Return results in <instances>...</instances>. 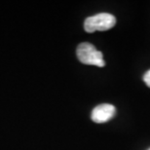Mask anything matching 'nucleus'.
Returning <instances> with one entry per match:
<instances>
[{
  "mask_svg": "<svg viewBox=\"0 0 150 150\" xmlns=\"http://www.w3.org/2000/svg\"><path fill=\"white\" fill-rule=\"evenodd\" d=\"M77 58L84 64L96 65L98 67H103L105 62L103 61V56L100 51L96 49L94 45L88 42H84L77 47Z\"/></svg>",
  "mask_w": 150,
  "mask_h": 150,
  "instance_id": "obj_1",
  "label": "nucleus"
},
{
  "mask_svg": "<svg viewBox=\"0 0 150 150\" xmlns=\"http://www.w3.org/2000/svg\"><path fill=\"white\" fill-rule=\"evenodd\" d=\"M116 23V18L109 13H100L87 18L84 22L85 31L92 33L95 31H104L112 28Z\"/></svg>",
  "mask_w": 150,
  "mask_h": 150,
  "instance_id": "obj_2",
  "label": "nucleus"
},
{
  "mask_svg": "<svg viewBox=\"0 0 150 150\" xmlns=\"http://www.w3.org/2000/svg\"><path fill=\"white\" fill-rule=\"evenodd\" d=\"M116 113V108L112 104H100L93 109L91 118L95 123H105L113 118Z\"/></svg>",
  "mask_w": 150,
  "mask_h": 150,
  "instance_id": "obj_3",
  "label": "nucleus"
},
{
  "mask_svg": "<svg viewBox=\"0 0 150 150\" xmlns=\"http://www.w3.org/2000/svg\"><path fill=\"white\" fill-rule=\"evenodd\" d=\"M143 81H144L146 85L150 88V70L146 71L145 74L143 75Z\"/></svg>",
  "mask_w": 150,
  "mask_h": 150,
  "instance_id": "obj_4",
  "label": "nucleus"
},
{
  "mask_svg": "<svg viewBox=\"0 0 150 150\" xmlns=\"http://www.w3.org/2000/svg\"><path fill=\"white\" fill-rule=\"evenodd\" d=\"M149 150H150V149H149Z\"/></svg>",
  "mask_w": 150,
  "mask_h": 150,
  "instance_id": "obj_5",
  "label": "nucleus"
}]
</instances>
